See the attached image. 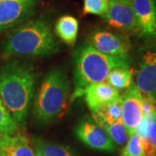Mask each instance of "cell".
Listing matches in <instances>:
<instances>
[{
  "mask_svg": "<svg viewBox=\"0 0 156 156\" xmlns=\"http://www.w3.org/2000/svg\"><path fill=\"white\" fill-rule=\"evenodd\" d=\"M87 43L101 53L108 56H128L131 49L127 37L105 30H95L87 37Z\"/></svg>",
  "mask_w": 156,
  "mask_h": 156,
  "instance_id": "ba28073f",
  "label": "cell"
},
{
  "mask_svg": "<svg viewBox=\"0 0 156 156\" xmlns=\"http://www.w3.org/2000/svg\"><path fill=\"white\" fill-rule=\"evenodd\" d=\"M132 6L140 35L156 39V0H132Z\"/></svg>",
  "mask_w": 156,
  "mask_h": 156,
  "instance_id": "8fae6325",
  "label": "cell"
},
{
  "mask_svg": "<svg viewBox=\"0 0 156 156\" xmlns=\"http://www.w3.org/2000/svg\"><path fill=\"white\" fill-rule=\"evenodd\" d=\"M69 82L66 73L55 68L45 76L34 101V116L41 122H50L59 116L67 104Z\"/></svg>",
  "mask_w": 156,
  "mask_h": 156,
  "instance_id": "277c9868",
  "label": "cell"
},
{
  "mask_svg": "<svg viewBox=\"0 0 156 156\" xmlns=\"http://www.w3.org/2000/svg\"><path fill=\"white\" fill-rule=\"evenodd\" d=\"M109 0H83V14H92L102 17L108 8Z\"/></svg>",
  "mask_w": 156,
  "mask_h": 156,
  "instance_id": "44dd1931",
  "label": "cell"
},
{
  "mask_svg": "<svg viewBox=\"0 0 156 156\" xmlns=\"http://www.w3.org/2000/svg\"><path fill=\"white\" fill-rule=\"evenodd\" d=\"M79 23L76 17L66 15L61 17L56 23L55 33L65 44L74 45L76 41Z\"/></svg>",
  "mask_w": 156,
  "mask_h": 156,
  "instance_id": "5bb4252c",
  "label": "cell"
},
{
  "mask_svg": "<svg viewBox=\"0 0 156 156\" xmlns=\"http://www.w3.org/2000/svg\"><path fill=\"white\" fill-rule=\"evenodd\" d=\"M23 1H24V0H23Z\"/></svg>",
  "mask_w": 156,
  "mask_h": 156,
  "instance_id": "cb8c5ba5",
  "label": "cell"
},
{
  "mask_svg": "<svg viewBox=\"0 0 156 156\" xmlns=\"http://www.w3.org/2000/svg\"><path fill=\"white\" fill-rule=\"evenodd\" d=\"M134 84L143 96L156 101V42L140 50Z\"/></svg>",
  "mask_w": 156,
  "mask_h": 156,
  "instance_id": "5b68a950",
  "label": "cell"
},
{
  "mask_svg": "<svg viewBox=\"0 0 156 156\" xmlns=\"http://www.w3.org/2000/svg\"><path fill=\"white\" fill-rule=\"evenodd\" d=\"M83 95L85 101L92 113L121 98L119 90L107 82L89 85L84 90Z\"/></svg>",
  "mask_w": 156,
  "mask_h": 156,
  "instance_id": "7c38bea8",
  "label": "cell"
},
{
  "mask_svg": "<svg viewBox=\"0 0 156 156\" xmlns=\"http://www.w3.org/2000/svg\"><path fill=\"white\" fill-rule=\"evenodd\" d=\"M0 156H37L30 140L22 134L0 135Z\"/></svg>",
  "mask_w": 156,
  "mask_h": 156,
  "instance_id": "4fadbf2b",
  "label": "cell"
},
{
  "mask_svg": "<svg viewBox=\"0 0 156 156\" xmlns=\"http://www.w3.org/2000/svg\"><path fill=\"white\" fill-rule=\"evenodd\" d=\"M128 56H108L101 53L87 42L74 54V96H82L89 85L105 82L108 73L116 67L129 68Z\"/></svg>",
  "mask_w": 156,
  "mask_h": 156,
  "instance_id": "3957f363",
  "label": "cell"
},
{
  "mask_svg": "<svg viewBox=\"0 0 156 156\" xmlns=\"http://www.w3.org/2000/svg\"><path fill=\"white\" fill-rule=\"evenodd\" d=\"M36 76L29 64L11 61L0 70V97L18 126L24 127L35 93Z\"/></svg>",
  "mask_w": 156,
  "mask_h": 156,
  "instance_id": "6da1fadb",
  "label": "cell"
},
{
  "mask_svg": "<svg viewBox=\"0 0 156 156\" xmlns=\"http://www.w3.org/2000/svg\"><path fill=\"white\" fill-rule=\"evenodd\" d=\"M92 118L102 128L122 120L121 98L92 113Z\"/></svg>",
  "mask_w": 156,
  "mask_h": 156,
  "instance_id": "2e32d148",
  "label": "cell"
},
{
  "mask_svg": "<svg viewBox=\"0 0 156 156\" xmlns=\"http://www.w3.org/2000/svg\"><path fill=\"white\" fill-rule=\"evenodd\" d=\"M148 139L154 147L156 156V112L149 116V124H148Z\"/></svg>",
  "mask_w": 156,
  "mask_h": 156,
  "instance_id": "7402d4cb",
  "label": "cell"
},
{
  "mask_svg": "<svg viewBox=\"0 0 156 156\" xmlns=\"http://www.w3.org/2000/svg\"><path fill=\"white\" fill-rule=\"evenodd\" d=\"M142 110L144 116H150L156 112V101L142 95Z\"/></svg>",
  "mask_w": 156,
  "mask_h": 156,
  "instance_id": "603a6c76",
  "label": "cell"
},
{
  "mask_svg": "<svg viewBox=\"0 0 156 156\" xmlns=\"http://www.w3.org/2000/svg\"><path fill=\"white\" fill-rule=\"evenodd\" d=\"M58 43L49 21L44 17L23 23L5 39L2 51L6 57L44 56L55 53Z\"/></svg>",
  "mask_w": 156,
  "mask_h": 156,
  "instance_id": "7a4b0ae2",
  "label": "cell"
},
{
  "mask_svg": "<svg viewBox=\"0 0 156 156\" xmlns=\"http://www.w3.org/2000/svg\"><path fill=\"white\" fill-rule=\"evenodd\" d=\"M19 126L7 110L0 97V135L17 134Z\"/></svg>",
  "mask_w": 156,
  "mask_h": 156,
  "instance_id": "ac0fdd59",
  "label": "cell"
},
{
  "mask_svg": "<svg viewBox=\"0 0 156 156\" xmlns=\"http://www.w3.org/2000/svg\"><path fill=\"white\" fill-rule=\"evenodd\" d=\"M106 82L117 90L128 89L133 83V71L130 68H114L108 73Z\"/></svg>",
  "mask_w": 156,
  "mask_h": 156,
  "instance_id": "e0dca14e",
  "label": "cell"
},
{
  "mask_svg": "<svg viewBox=\"0 0 156 156\" xmlns=\"http://www.w3.org/2000/svg\"><path fill=\"white\" fill-rule=\"evenodd\" d=\"M36 0H0V31L21 24L33 15Z\"/></svg>",
  "mask_w": 156,
  "mask_h": 156,
  "instance_id": "30bf717a",
  "label": "cell"
},
{
  "mask_svg": "<svg viewBox=\"0 0 156 156\" xmlns=\"http://www.w3.org/2000/svg\"><path fill=\"white\" fill-rule=\"evenodd\" d=\"M77 138L84 145L92 149L104 152H115L117 146L114 143L107 131L92 117H84L75 128Z\"/></svg>",
  "mask_w": 156,
  "mask_h": 156,
  "instance_id": "8992f818",
  "label": "cell"
},
{
  "mask_svg": "<svg viewBox=\"0 0 156 156\" xmlns=\"http://www.w3.org/2000/svg\"><path fill=\"white\" fill-rule=\"evenodd\" d=\"M121 156H144L141 139L136 132L131 134L124 146Z\"/></svg>",
  "mask_w": 156,
  "mask_h": 156,
  "instance_id": "ffe728a7",
  "label": "cell"
},
{
  "mask_svg": "<svg viewBox=\"0 0 156 156\" xmlns=\"http://www.w3.org/2000/svg\"><path fill=\"white\" fill-rule=\"evenodd\" d=\"M32 147L37 156H76L69 147L34 137Z\"/></svg>",
  "mask_w": 156,
  "mask_h": 156,
  "instance_id": "9a60e30c",
  "label": "cell"
},
{
  "mask_svg": "<svg viewBox=\"0 0 156 156\" xmlns=\"http://www.w3.org/2000/svg\"><path fill=\"white\" fill-rule=\"evenodd\" d=\"M103 128L110 136L114 143L118 147H124L128 142L129 134L124 127L122 120L110 125H107L103 127Z\"/></svg>",
  "mask_w": 156,
  "mask_h": 156,
  "instance_id": "d6986e66",
  "label": "cell"
},
{
  "mask_svg": "<svg viewBox=\"0 0 156 156\" xmlns=\"http://www.w3.org/2000/svg\"><path fill=\"white\" fill-rule=\"evenodd\" d=\"M122 101V122L127 129L129 136L136 132L139 124L143 119L142 95L135 84H132L125 89L121 95Z\"/></svg>",
  "mask_w": 156,
  "mask_h": 156,
  "instance_id": "9c48e42d",
  "label": "cell"
},
{
  "mask_svg": "<svg viewBox=\"0 0 156 156\" xmlns=\"http://www.w3.org/2000/svg\"><path fill=\"white\" fill-rule=\"evenodd\" d=\"M101 17L124 33L139 34L132 0H109L108 11Z\"/></svg>",
  "mask_w": 156,
  "mask_h": 156,
  "instance_id": "52a82bcc",
  "label": "cell"
}]
</instances>
